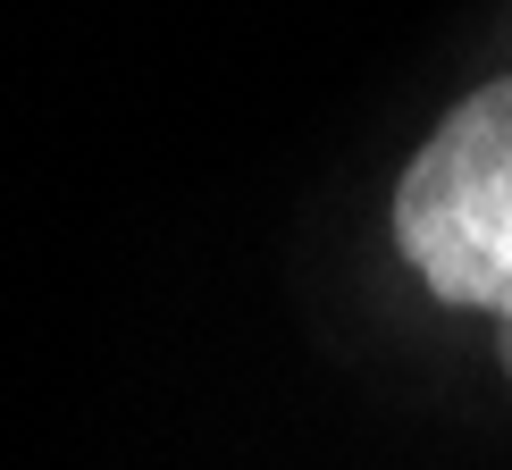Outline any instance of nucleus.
I'll return each instance as SVG.
<instances>
[{"instance_id": "obj_1", "label": "nucleus", "mask_w": 512, "mask_h": 470, "mask_svg": "<svg viewBox=\"0 0 512 470\" xmlns=\"http://www.w3.org/2000/svg\"><path fill=\"white\" fill-rule=\"evenodd\" d=\"M395 244L437 303L512 319V76L479 84L412 152L395 185Z\"/></svg>"}, {"instance_id": "obj_2", "label": "nucleus", "mask_w": 512, "mask_h": 470, "mask_svg": "<svg viewBox=\"0 0 512 470\" xmlns=\"http://www.w3.org/2000/svg\"><path fill=\"white\" fill-rule=\"evenodd\" d=\"M504 370H512V319H504Z\"/></svg>"}]
</instances>
